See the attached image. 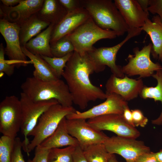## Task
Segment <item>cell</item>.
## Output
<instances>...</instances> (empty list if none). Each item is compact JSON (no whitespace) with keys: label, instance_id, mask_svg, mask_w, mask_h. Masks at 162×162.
Segmentation results:
<instances>
[{"label":"cell","instance_id":"obj_42","mask_svg":"<svg viewBox=\"0 0 162 162\" xmlns=\"http://www.w3.org/2000/svg\"><path fill=\"white\" fill-rule=\"evenodd\" d=\"M154 154L158 162H162V149L158 152H154Z\"/></svg>","mask_w":162,"mask_h":162},{"label":"cell","instance_id":"obj_26","mask_svg":"<svg viewBox=\"0 0 162 162\" xmlns=\"http://www.w3.org/2000/svg\"><path fill=\"white\" fill-rule=\"evenodd\" d=\"M83 152L88 162H108L112 154L108 152L104 143L90 146Z\"/></svg>","mask_w":162,"mask_h":162},{"label":"cell","instance_id":"obj_16","mask_svg":"<svg viewBox=\"0 0 162 162\" xmlns=\"http://www.w3.org/2000/svg\"><path fill=\"white\" fill-rule=\"evenodd\" d=\"M44 0H21L17 5L7 7L1 5L0 18L16 22L20 25L41 8Z\"/></svg>","mask_w":162,"mask_h":162},{"label":"cell","instance_id":"obj_4","mask_svg":"<svg viewBox=\"0 0 162 162\" xmlns=\"http://www.w3.org/2000/svg\"><path fill=\"white\" fill-rule=\"evenodd\" d=\"M76 111L72 106H64L59 103L50 107L41 115L36 126L28 134V136H33L28 146V153L51 135L64 117Z\"/></svg>","mask_w":162,"mask_h":162},{"label":"cell","instance_id":"obj_21","mask_svg":"<svg viewBox=\"0 0 162 162\" xmlns=\"http://www.w3.org/2000/svg\"><path fill=\"white\" fill-rule=\"evenodd\" d=\"M54 26L53 24H50L35 37L30 40L24 46L33 54L53 57L50 42Z\"/></svg>","mask_w":162,"mask_h":162},{"label":"cell","instance_id":"obj_2","mask_svg":"<svg viewBox=\"0 0 162 162\" xmlns=\"http://www.w3.org/2000/svg\"><path fill=\"white\" fill-rule=\"evenodd\" d=\"M22 92L34 101L57 100L62 106L68 107L73 103L71 95L66 83L63 80L46 81L28 77L22 83Z\"/></svg>","mask_w":162,"mask_h":162},{"label":"cell","instance_id":"obj_6","mask_svg":"<svg viewBox=\"0 0 162 162\" xmlns=\"http://www.w3.org/2000/svg\"><path fill=\"white\" fill-rule=\"evenodd\" d=\"M20 100L22 112L20 129L24 137L23 141L22 142V148L29 156L28 150V146L30 143L28 138L29 134L36 126L39 118L43 113L51 106L59 103L55 99L34 101L22 92L20 94Z\"/></svg>","mask_w":162,"mask_h":162},{"label":"cell","instance_id":"obj_33","mask_svg":"<svg viewBox=\"0 0 162 162\" xmlns=\"http://www.w3.org/2000/svg\"><path fill=\"white\" fill-rule=\"evenodd\" d=\"M134 124L136 127H145L147 124L148 119L145 116L141 110L139 109L131 110Z\"/></svg>","mask_w":162,"mask_h":162},{"label":"cell","instance_id":"obj_37","mask_svg":"<svg viewBox=\"0 0 162 162\" xmlns=\"http://www.w3.org/2000/svg\"><path fill=\"white\" fill-rule=\"evenodd\" d=\"M73 162H88L79 146L76 147L73 155Z\"/></svg>","mask_w":162,"mask_h":162},{"label":"cell","instance_id":"obj_15","mask_svg":"<svg viewBox=\"0 0 162 162\" xmlns=\"http://www.w3.org/2000/svg\"><path fill=\"white\" fill-rule=\"evenodd\" d=\"M144 86L141 79H131L126 75L120 78L112 74L105 85L106 93L117 94L127 101L137 98Z\"/></svg>","mask_w":162,"mask_h":162},{"label":"cell","instance_id":"obj_38","mask_svg":"<svg viewBox=\"0 0 162 162\" xmlns=\"http://www.w3.org/2000/svg\"><path fill=\"white\" fill-rule=\"evenodd\" d=\"M136 162H158L156 158L154 152H149L140 155Z\"/></svg>","mask_w":162,"mask_h":162},{"label":"cell","instance_id":"obj_5","mask_svg":"<svg viewBox=\"0 0 162 162\" xmlns=\"http://www.w3.org/2000/svg\"><path fill=\"white\" fill-rule=\"evenodd\" d=\"M66 36L73 44L74 51L83 54L92 50L99 40L113 39L117 36L113 31L100 28L91 17Z\"/></svg>","mask_w":162,"mask_h":162},{"label":"cell","instance_id":"obj_34","mask_svg":"<svg viewBox=\"0 0 162 162\" xmlns=\"http://www.w3.org/2000/svg\"><path fill=\"white\" fill-rule=\"evenodd\" d=\"M68 13L82 8L81 0H59Z\"/></svg>","mask_w":162,"mask_h":162},{"label":"cell","instance_id":"obj_18","mask_svg":"<svg viewBox=\"0 0 162 162\" xmlns=\"http://www.w3.org/2000/svg\"><path fill=\"white\" fill-rule=\"evenodd\" d=\"M114 3L129 28H142L149 18L137 0H115Z\"/></svg>","mask_w":162,"mask_h":162},{"label":"cell","instance_id":"obj_28","mask_svg":"<svg viewBox=\"0 0 162 162\" xmlns=\"http://www.w3.org/2000/svg\"><path fill=\"white\" fill-rule=\"evenodd\" d=\"M51 53L53 57H61L74 51L72 42L66 36L60 38L50 45Z\"/></svg>","mask_w":162,"mask_h":162},{"label":"cell","instance_id":"obj_20","mask_svg":"<svg viewBox=\"0 0 162 162\" xmlns=\"http://www.w3.org/2000/svg\"><path fill=\"white\" fill-rule=\"evenodd\" d=\"M141 28L151 38L152 45L151 53L153 57L162 62V22L159 16H154L151 20L147 18Z\"/></svg>","mask_w":162,"mask_h":162},{"label":"cell","instance_id":"obj_41","mask_svg":"<svg viewBox=\"0 0 162 162\" xmlns=\"http://www.w3.org/2000/svg\"><path fill=\"white\" fill-rule=\"evenodd\" d=\"M137 1L142 9L145 12L149 14L148 8L149 6V0H137Z\"/></svg>","mask_w":162,"mask_h":162},{"label":"cell","instance_id":"obj_35","mask_svg":"<svg viewBox=\"0 0 162 162\" xmlns=\"http://www.w3.org/2000/svg\"><path fill=\"white\" fill-rule=\"evenodd\" d=\"M149 12L158 15L162 22V0H149Z\"/></svg>","mask_w":162,"mask_h":162},{"label":"cell","instance_id":"obj_8","mask_svg":"<svg viewBox=\"0 0 162 162\" xmlns=\"http://www.w3.org/2000/svg\"><path fill=\"white\" fill-rule=\"evenodd\" d=\"M22 112L20 99L7 96L0 104V132L14 139L21 129Z\"/></svg>","mask_w":162,"mask_h":162},{"label":"cell","instance_id":"obj_39","mask_svg":"<svg viewBox=\"0 0 162 162\" xmlns=\"http://www.w3.org/2000/svg\"><path fill=\"white\" fill-rule=\"evenodd\" d=\"M122 115L124 119L129 124L135 127L133 121L132 112L128 106L124 108Z\"/></svg>","mask_w":162,"mask_h":162},{"label":"cell","instance_id":"obj_24","mask_svg":"<svg viewBox=\"0 0 162 162\" xmlns=\"http://www.w3.org/2000/svg\"><path fill=\"white\" fill-rule=\"evenodd\" d=\"M37 14L43 20L55 26L67 12L59 0H44L41 8Z\"/></svg>","mask_w":162,"mask_h":162},{"label":"cell","instance_id":"obj_27","mask_svg":"<svg viewBox=\"0 0 162 162\" xmlns=\"http://www.w3.org/2000/svg\"><path fill=\"white\" fill-rule=\"evenodd\" d=\"M76 147L69 146L63 148L50 149L48 162H73V155Z\"/></svg>","mask_w":162,"mask_h":162},{"label":"cell","instance_id":"obj_11","mask_svg":"<svg viewBox=\"0 0 162 162\" xmlns=\"http://www.w3.org/2000/svg\"><path fill=\"white\" fill-rule=\"evenodd\" d=\"M19 24L10 22L4 18L0 19V32L6 44L5 54L10 60L15 62L16 67L26 66L27 57L21 48L20 40Z\"/></svg>","mask_w":162,"mask_h":162},{"label":"cell","instance_id":"obj_31","mask_svg":"<svg viewBox=\"0 0 162 162\" xmlns=\"http://www.w3.org/2000/svg\"><path fill=\"white\" fill-rule=\"evenodd\" d=\"M4 48L2 43L0 44V72L5 73L8 76L12 75L14 73L15 66L10 64L5 60Z\"/></svg>","mask_w":162,"mask_h":162},{"label":"cell","instance_id":"obj_14","mask_svg":"<svg viewBox=\"0 0 162 162\" xmlns=\"http://www.w3.org/2000/svg\"><path fill=\"white\" fill-rule=\"evenodd\" d=\"M107 95L108 97L104 102L83 112L76 110L75 112L66 116V118L86 120L109 114H123L124 108L128 106L127 102L117 94L111 93Z\"/></svg>","mask_w":162,"mask_h":162},{"label":"cell","instance_id":"obj_19","mask_svg":"<svg viewBox=\"0 0 162 162\" xmlns=\"http://www.w3.org/2000/svg\"><path fill=\"white\" fill-rule=\"evenodd\" d=\"M66 119V117H64L54 132L38 146L43 149L50 150L65 146H79L78 140L68 132Z\"/></svg>","mask_w":162,"mask_h":162},{"label":"cell","instance_id":"obj_7","mask_svg":"<svg viewBox=\"0 0 162 162\" xmlns=\"http://www.w3.org/2000/svg\"><path fill=\"white\" fill-rule=\"evenodd\" d=\"M142 31L141 28H129L125 38L118 44L111 47L98 48L94 47L92 50L87 52L99 72L103 71L107 66L110 68L113 74L118 77H124V74L122 71V67L117 65L116 63V55L124 44L131 38L139 35Z\"/></svg>","mask_w":162,"mask_h":162},{"label":"cell","instance_id":"obj_29","mask_svg":"<svg viewBox=\"0 0 162 162\" xmlns=\"http://www.w3.org/2000/svg\"><path fill=\"white\" fill-rule=\"evenodd\" d=\"M73 52L61 57H49L42 55L40 56L50 66L58 77L60 79L62 76L66 64Z\"/></svg>","mask_w":162,"mask_h":162},{"label":"cell","instance_id":"obj_36","mask_svg":"<svg viewBox=\"0 0 162 162\" xmlns=\"http://www.w3.org/2000/svg\"><path fill=\"white\" fill-rule=\"evenodd\" d=\"M35 148L34 156L32 162H48L49 150L43 149L38 146Z\"/></svg>","mask_w":162,"mask_h":162},{"label":"cell","instance_id":"obj_30","mask_svg":"<svg viewBox=\"0 0 162 162\" xmlns=\"http://www.w3.org/2000/svg\"><path fill=\"white\" fill-rule=\"evenodd\" d=\"M14 139L4 135L1 137L0 162H10Z\"/></svg>","mask_w":162,"mask_h":162},{"label":"cell","instance_id":"obj_1","mask_svg":"<svg viewBox=\"0 0 162 162\" xmlns=\"http://www.w3.org/2000/svg\"><path fill=\"white\" fill-rule=\"evenodd\" d=\"M99 71L87 53L80 54L74 51L67 62L62 76L66 81L73 102L83 110L88 103L108 97L99 87L93 85L90 75Z\"/></svg>","mask_w":162,"mask_h":162},{"label":"cell","instance_id":"obj_12","mask_svg":"<svg viewBox=\"0 0 162 162\" xmlns=\"http://www.w3.org/2000/svg\"><path fill=\"white\" fill-rule=\"evenodd\" d=\"M87 122L97 130L110 131L118 136L136 139L140 135V131L129 124L122 114L104 115L89 119Z\"/></svg>","mask_w":162,"mask_h":162},{"label":"cell","instance_id":"obj_23","mask_svg":"<svg viewBox=\"0 0 162 162\" xmlns=\"http://www.w3.org/2000/svg\"><path fill=\"white\" fill-rule=\"evenodd\" d=\"M50 24L40 18L37 14L20 24L19 36L21 46H25L30 40L46 28Z\"/></svg>","mask_w":162,"mask_h":162},{"label":"cell","instance_id":"obj_13","mask_svg":"<svg viewBox=\"0 0 162 162\" xmlns=\"http://www.w3.org/2000/svg\"><path fill=\"white\" fill-rule=\"evenodd\" d=\"M66 126L69 134L78 140L83 150L90 146L104 143L109 137L92 127L85 119H66Z\"/></svg>","mask_w":162,"mask_h":162},{"label":"cell","instance_id":"obj_22","mask_svg":"<svg viewBox=\"0 0 162 162\" xmlns=\"http://www.w3.org/2000/svg\"><path fill=\"white\" fill-rule=\"evenodd\" d=\"M21 48L24 54L30 59L34 65V70L33 72V77L46 81H53L60 79L50 66L40 55L32 54L25 46H21Z\"/></svg>","mask_w":162,"mask_h":162},{"label":"cell","instance_id":"obj_32","mask_svg":"<svg viewBox=\"0 0 162 162\" xmlns=\"http://www.w3.org/2000/svg\"><path fill=\"white\" fill-rule=\"evenodd\" d=\"M22 142L19 137H16L14 140L10 162H26L24 160L22 154ZM26 162H32V160H29Z\"/></svg>","mask_w":162,"mask_h":162},{"label":"cell","instance_id":"obj_40","mask_svg":"<svg viewBox=\"0 0 162 162\" xmlns=\"http://www.w3.org/2000/svg\"><path fill=\"white\" fill-rule=\"evenodd\" d=\"M21 0H1L3 5L7 7H12L18 4Z\"/></svg>","mask_w":162,"mask_h":162},{"label":"cell","instance_id":"obj_25","mask_svg":"<svg viewBox=\"0 0 162 162\" xmlns=\"http://www.w3.org/2000/svg\"><path fill=\"white\" fill-rule=\"evenodd\" d=\"M152 76L157 80V85L155 87L144 86L139 95L144 99L150 98L153 99L155 102L160 101L162 105V69L157 71ZM152 123L157 125H162V109L159 117L152 120Z\"/></svg>","mask_w":162,"mask_h":162},{"label":"cell","instance_id":"obj_3","mask_svg":"<svg viewBox=\"0 0 162 162\" xmlns=\"http://www.w3.org/2000/svg\"><path fill=\"white\" fill-rule=\"evenodd\" d=\"M94 22L100 28L114 31L117 36H123L129 27L111 0H81Z\"/></svg>","mask_w":162,"mask_h":162},{"label":"cell","instance_id":"obj_44","mask_svg":"<svg viewBox=\"0 0 162 162\" xmlns=\"http://www.w3.org/2000/svg\"></svg>","mask_w":162,"mask_h":162},{"label":"cell","instance_id":"obj_43","mask_svg":"<svg viewBox=\"0 0 162 162\" xmlns=\"http://www.w3.org/2000/svg\"><path fill=\"white\" fill-rule=\"evenodd\" d=\"M108 162H120L117 159L114 154H112L109 159Z\"/></svg>","mask_w":162,"mask_h":162},{"label":"cell","instance_id":"obj_9","mask_svg":"<svg viewBox=\"0 0 162 162\" xmlns=\"http://www.w3.org/2000/svg\"><path fill=\"white\" fill-rule=\"evenodd\" d=\"M152 46V44L149 43L140 50L138 47L134 48V54L128 55L127 64L122 67L123 73L130 76L139 75L140 77L144 78L152 76L154 71L162 69L159 63H154L150 58Z\"/></svg>","mask_w":162,"mask_h":162},{"label":"cell","instance_id":"obj_17","mask_svg":"<svg viewBox=\"0 0 162 162\" xmlns=\"http://www.w3.org/2000/svg\"><path fill=\"white\" fill-rule=\"evenodd\" d=\"M91 17L88 11L82 8L68 13L62 20L54 26L50 44L51 45L60 38L70 34Z\"/></svg>","mask_w":162,"mask_h":162},{"label":"cell","instance_id":"obj_10","mask_svg":"<svg viewBox=\"0 0 162 162\" xmlns=\"http://www.w3.org/2000/svg\"><path fill=\"white\" fill-rule=\"evenodd\" d=\"M104 144L109 153L120 155L126 162H135L140 155L150 152L143 141L134 138L113 136L109 137Z\"/></svg>","mask_w":162,"mask_h":162}]
</instances>
